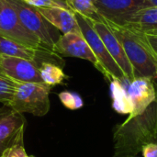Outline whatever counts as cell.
Returning <instances> with one entry per match:
<instances>
[{
	"instance_id": "obj_1",
	"label": "cell",
	"mask_w": 157,
	"mask_h": 157,
	"mask_svg": "<svg viewBox=\"0 0 157 157\" xmlns=\"http://www.w3.org/2000/svg\"><path fill=\"white\" fill-rule=\"evenodd\" d=\"M151 143H157V97L143 113L115 127L113 157H136Z\"/></svg>"
},
{
	"instance_id": "obj_2",
	"label": "cell",
	"mask_w": 157,
	"mask_h": 157,
	"mask_svg": "<svg viewBox=\"0 0 157 157\" xmlns=\"http://www.w3.org/2000/svg\"><path fill=\"white\" fill-rule=\"evenodd\" d=\"M107 24L121 43L133 69L135 78L156 79L157 56L148 42L146 35L126 26Z\"/></svg>"
},
{
	"instance_id": "obj_3",
	"label": "cell",
	"mask_w": 157,
	"mask_h": 157,
	"mask_svg": "<svg viewBox=\"0 0 157 157\" xmlns=\"http://www.w3.org/2000/svg\"><path fill=\"white\" fill-rule=\"evenodd\" d=\"M75 15L82 35L86 39L98 60V71H100L109 82L112 80H120L122 83L128 85L130 82L127 80L122 70L108 52L102 40L94 29L91 20L81 16L80 14L75 13Z\"/></svg>"
},
{
	"instance_id": "obj_4",
	"label": "cell",
	"mask_w": 157,
	"mask_h": 157,
	"mask_svg": "<svg viewBox=\"0 0 157 157\" xmlns=\"http://www.w3.org/2000/svg\"><path fill=\"white\" fill-rule=\"evenodd\" d=\"M52 86L44 83H18L17 89L8 107L23 114L45 116L50 110Z\"/></svg>"
},
{
	"instance_id": "obj_5",
	"label": "cell",
	"mask_w": 157,
	"mask_h": 157,
	"mask_svg": "<svg viewBox=\"0 0 157 157\" xmlns=\"http://www.w3.org/2000/svg\"><path fill=\"white\" fill-rule=\"evenodd\" d=\"M16 11L22 25L40 42L42 49L55 52V42L59 39L52 25L46 21L39 10L23 0H6Z\"/></svg>"
},
{
	"instance_id": "obj_6",
	"label": "cell",
	"mask_w": 157,
	"mask_h": 157,
	"mask_svg": "<svg viewBox=\"0 0 157 157\" xmlns=\"http://www.w3.org/2000/svg\"><path fill=\"white\" fill-rule=\"evenodd\" d=\"M0 35L36 50L42 49L40 40L22 25L6 0H0Z\"/></svg>"
},
{
	"instance_id": "obj_7",
	"label": "cell",
	"mask_w": 157,
	"mask_h": 157,
	"mask_svg": "<svg viewBox=\"0 0 157 157\" xmlns=\"http://www.w3.org/2000/svg\"><path fill=\"white\" fill-rule=\"evenodd\" d=\"M99 15L105 22L127 26L132 17L145 8V0H95Z\"/></svg>"
},
{
	"instance_id": "obj_8",
	"label": "cell",
	"mask_w": 157,
	"mask_h": 157,
	"mask_svg": "<svg viewBox=\"0 0 157 157\" xmlns=\"http://www.w3.org/2000/svg\"><path fill=\"white\" fill-rule=\"evenodd\" d=\"M26 120L8 106L0 109V156L8 148L23 143Z\"/></svg>"
},
{
	"instance_id": "obj_9",
	"label": "cell",
	"mask_w": 157,
	"mask_h": 157,
	"mask_svg": "<svg viewBox=\"0 0 157 157\" xmlns=\"http://www.w3.org/2000/svg\"><path fill=\"white\" fill-rule=\"evenodd\" d=\"M0 73L17 83H43L36 61L0 55Z\"/></svg>"
},
{
	"instance_id": "obj_10",
	"label": "cell",
	"mask_w": 157,
	"mask_h": 157,
	"mask_svg": "<svg viewBox=\"0 0 157 157\" xmlns=\"http://www.w3.org/2000/svg\"><path fill=\"white\" fill-rule=\"evenodd\" d=\"M91 23L94 29L102 40L103 43L105 44L108 52L114 59V61L117 63V64L120 66V68L122 70L127 80L129 82L134 80L135 76L132 64L124 52L121 43L115 36L109 26L106 22H96L91 20Z\"/></svg>"
},
{
	"instance_id": "obj_11",
	"label": "cell",
	"mask_w": 157,
	"mask_h": 157,
	"mask_svg": "<svg viewBox=\"0 0 157 157\" xmlns=\"http://www.w3.org/2000/svg\"><path fill=\"white\" fill-rule=\"evenodd\" d=\"M127 92L132 105L130 118L143 113L156 98L157 93L152 79L138 77L127 85Z\"/></svg>"
},
{
	"instance_id": "obj_12",
	"label": "cell",
	"mask_w": 157,
	"mask_h": 157,
	"mask_svg": "<svg viewBox=\"0 0 157 157\" xmlns=\"http://www.w3.org/2000/svg\"><path fill=\"white\" fill-rule=\"evenodd\" d=\"M55 52L89 61L98 70V60L82 33H66L60 36L55 42Z\"/></svg>"
},
{
	"instance_id": "obj_13",
	"label": "cell",
	"mask_w": 157,
	"mask_h": 157,
	"mask_svg": "<svg viewBox=\"0 0 157 157\" xmlns=\"http://www.w3.org/2000/svg\"><path fill=\"white\" fill-rule=\"evenodd\" d=\"M37 9L47 22L63 34L81 33L75 12L71 9L62 7H40Z\"/></svg>"
},
{
	"instance_id": "obj_14",
	"label": "cell",
	"mask_w": 157,
	"mask_h": 157,
	"mask_svg": "<svg viewBox=\"0 0 157 157\" xmlns=\"http://www.w3.org/2000/svg\"><path fill=\"white\" fill-rule=\"evenodd\" d=\"M126 27L144 34L157 35V7H146L138 11Z\"/></svg>"
},
{
	"instance_id": "obj_15",
	"label": "cell",
	"mask_w": 157,
	"mask_h": 157,
	"mask_svg": "<svg viewBox=\"0 0 157 157\" xmlns=\"http://www.w3.org/2000/svg\"><path fill=\"white\" fill-rule=\"evenodd\" d=\"M38 50L0 35V55L36 61Z\"/></svg>"
},
{
	"instance_id": "obj_16",
	"label": "cell",
	"mask_w": 157,
	"mask_h": 157,
	"mask_svg": "<svg viewBox=\"0 0 157 157\" xmlns=\"http://www.w3.org/2000/svg\"><path fill=\"white\" fill-rule=\"evenodd\" d=\"M110 89L113 98V109L119 113L130 115L132 105L125 84L120 80H112L110 82Z\"/></svg>"
},
{
	"instance_id": "obj_17",
	"label": "cell",
	"mask_w": 157,
	"mask_h": 157,
	"mask_svg": "<svg viewBox=\"0 0 157 157\" xmlns=\"http://www.w3.org/2000/svg\"><path fill=\"white\" fill-rule=\"evenodd\" d=\"M68 6L75 13L96 22H105L104 18L99 15L95 0H65Z\"/></svg>"
},
{
	"instance_id": "obj_18",
	"label": "cell",
	"mask_w": 157,
	"mask_h": 157,
	"mask_svg": "<svg viewBox=\"0 0 157 157\" xmlns=\"http://www.w3.org/2000/svg\"><path fill=\"white\" fill-rule=\"evenodd\" d=\"M40 74L42 82L52 87L53 86L61 84L65 78V75L61 67L54 63L47 62H44L40 64Z\"/></svg>"
},
{
	"instance_id": "obj_19",
	"label": "cell",
	"mask_w": 157,
	"mask_h": 157,
	"mask_svg": "<svg viewBox=\"0 0 157 157\" xmlns=\"http://www.w3.org/2000/svg\"><path fill=\"white\" fill-rule=\"evenodd\" d=\"M18 83L0 73V102L8 106L17 89Z\"/></svg>"
},
{
	"instance_id": "obj_20",
	"label": "cell",
	"mask_w": 157,
	"mask_h": 157,
	"mask_svg": "<svg viewBox=\"0 0 157 157\" xmlns=\"http://www.w3.org/2000/svg\"><path fill=\"white\" fill-rule=\"evenodd\" d=\"M58 96L63 106L69 109L75 110L81 109L84 106V101L82 98L75 92L63 91L61 92Z\"/></svg>"
},
{
	"instance_id": "obj_21",
	"label": "cell",
	"mask_w": 157,
	"mask_h": 157,
	"mask_svg": "<svg viewBox=\"0 0 157 157\" xmlns=\"http://www.w3.org/2000/svg\"><path fill=\"white\" fill-rule=\"evenodd\" d=\"M28 5L40 8V7H62L70 9L65 0H23Z\"/></svg>"
},
{
	"instance_id": "obj_22",
	"label": "cell",
	"mask_w": 157,
	"mask_h": 157,
	"mask_svg": "<svg viewBox=\"0 0 157 157\" xmlns=\"http://www.w3.org/2000/svg\"><path fill=\"white\" fill-rule=\"evenodd\" d=\"M0 157H29V155L25 151L24 144L20 143L6 149Z\"/></svg>"
},
{
	"instance_id": "obj_23",
	"label": "cell",
	"mask_w": 157,
	"mask_h": 157,
	"mask_svg": "<svg viewBox=\"0 0 157 157\" xmlns=\"http://www.w3.org/2000/svg\"><path fill=\"white\" fill-rule=\"evenodd\" d=\"M144 157H157V143H151L142 149Z\"/></svg>"
},
{
	"instance_id": "obj_24",
	"label": "cell",
	"mask_w": 157,
	"mask_h": 157,
	"mask_svg": "<svg viewBox=\"0 0 157 157\" xmlns=\"http://www.w3.org/2000/svg\"><path fill=\"white\" fill-rule=\"evenodd\" d=\"M145 35L148 40V42L150 43L153 51L155 52V55L157 56V35H154V34H145Z\"/></svg>"
},
{
	"instance_id": "obj_25",
	"label": "cell",
	"mask_w": 157,
	"mask_h": 157,
	"mask_svg": "<svg viewBox=\"0 0 157 157\" xmlns=\"http://www.w3.org/2000/svg\"><path fill=\"white\" fill-rule=\"evenodd\" d=\"M146 7H157V0H145Z\"/></svg>"
},
{
	"instance_id": "obj_26",
	"label": "cell",
	"mask_w": 157,
	"mask_h": 157,
	"mask_svg": "<svg viewBox=\"0 0 157 157\" xmlns=\"http://www.w3.org/2000/svg\"><path fill=\"white\" fill-rule=\"evenodd\" d=\"M156 79H157V71H156ZM156 93H157V91H156Z\"/></svg>"
},
{
	"instance_id": "obj_27",
	"label": "cell",
	"mask_w": 157,
	"mask_h": 157,
	"mask_svg": "<svg viewBox=\"0 0 157 157\" xmlns=\"http://www.w3.org/2000/svg\"></svg>"
}]
</instances>
